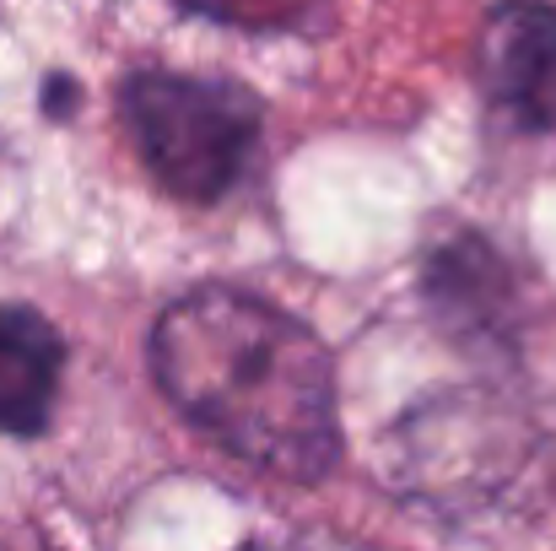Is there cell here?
Listing matches in <instances>:
<instances>
[{
    "label": "cell",
    "instance_id": "6da1fadb",
    "mask_svg": "<svg viewBox=\"0 0 556 551\" xmlns=\"http://www.w3.org/2000/svg\"><path fill=\"white\" fill-rule=\"evenodd\" d=\"M163 400L238 465L314 487L341 454V384L330 347L243 287H189L147 341Z\"/></svg>",
    "mask_w": 556,
    "mask_h": 551
},
{
    "label": "cell",
    "instance_id": "7a4b0ae2",
    "mask_svg": "<svg viewBox=\"0 0 556 551\" xmlns=\"http://www.w3.org/2000/svg\"><path fill=\"white\" fill-rule=\"evenodd\" d=\"M260 98L227 76L130 71L119 82V120L147 174L185 205H216L238 189L260 141Z\"/></svg>",
    "mask_w": 556,
    "mask_h": 551
},
{
    "label": "cell",
    "instance_id": "3957f363",
    "mask_svg": "<svg viewBox=\"0 0 556 551\" xmlns=\"http://www.w3.org/2000/svg\"><path fill=\"white\" fill-rule=\"evenodd\" d=\"M421 309L448 347L481 363H514L525 352V287L514 260L486 233H454L421 260Z\"/></svg>",
    "mask_w": 556,
    "mask_h": 551
},
{
    "label": "cell",
    "instance_id": "277c9868",
    "mask_svg": "<svg viewBox=\"0 0 556 551\" xmlns=\"http://www.w3.org/2000/svg\"><path fill=\"white\" fill-rule=\"evenodd\" d=\"M481 87L492 109L530 136L556 130V5L552 0H497L481 49Z\"/></svg>",
    "mask_w": 556,
    "mask_h": 551
},
{
    "label": "cell",
    "instance_id": "5b68a950",
    "mask_svg": "<svg viewBox=\"0 0 556 551\" xmlns=\"http://www.w3.org/2000/svg\"><path fill=\"white\" fill-rule=\"evenodd\" d=\"M65 336L27 303H0V433L38 438L54 416Z\"/></svg>",
    "mask_w": 556,
    "mask_h": 551
},
{
    "label": "cell",
    "instance_id": "8992f818",
    "mask_svg": "<svg viewBox=\"0 0 556 551\" xmlns=\"http://www.w3.org/2000/svg\"><path fill=\"white\" fill-rule=\"evenodd\" d=\"M185 5L216 16V22H238V27H287L314 0H185Z\"/></svg>",
    "mask_w": 556,
    "mask_h": 551
},
{
    "label": "cell",
    "instance_id": "52a82bcc",
    "mask_svg": "<svg viewBox=\"0 0 556 551\" xmlns=\"http://www.w3.org/2000/svg\"><path fill=\"white\" fill-rule=\"evenodd\" d=\"M71 103H81V92H76L65 76H54V82L43 87V109H49L54 120H65V114H71Z\"/></svg>",
    "mask_w": 556,
    "mask_h": 551
}]
</instances>
